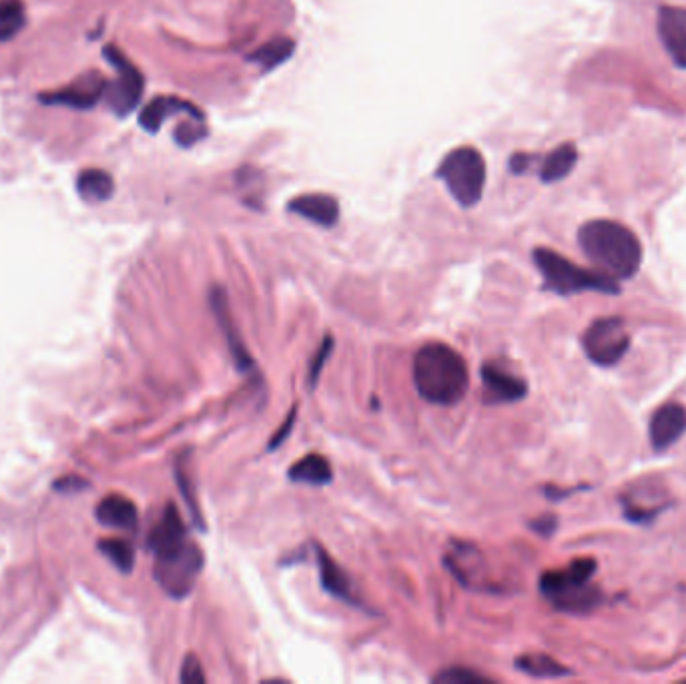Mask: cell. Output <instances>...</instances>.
Here are the masks:
<instances>
[{
  "label": "cell",
  "mask_w": 686,
  "mask_h": 684,
  "mask_svg": "<svg viewBox=\"0 0 686 684\" xmlns=\"http://www.w3.org/2000/svg\"><path fill=\"white\" fill-rule=\"evenodd\" d=\"M107 93V81L101 73L93 71L83 77H79L75 83H71L67 89L47 95L43 101L45 103H57V105H67L73 109H89L93 107L103 95Z\"/></svg>",
  "instance_id": "7c38bea8"
},
{
  "label": "cell",
  "mask_w": 686,
  "mask_h": 684,
  "mask_svg": "<svg viewBox=\"0 0 686 684\" xmlns=\"http://www.w3.org/2000/svg\"><path fill=\"white\" fill-rule=\"evenodd\" d=\"M686 432V408L680 404L660 406L648 424V436L654 450L662 452L676 444Z\"/></svg>",
  "instance_id": "8fae6325"
},
{
  "label": "cell",
  "mask_w": 686,
  "mask_h": 684,
  "mask_svg": "<svg viewBox=\"0 0 686 684\" xmlns=\"http://www.w3.org/2000/svg\"><path fill=\"white\" fill-rule=\"evenodd\" d=\"M596 572V560L580 558L564 570H550L540 578L542 594L562 612L582 614L598 606L600 592L590 584Z\"/></svg>",
  "instance_id": "3957f363"
},
{
  "label": "cell",
  "mask_w": 686,
  "mask_h": 684,
  "mask_svg": "<svg viewBox=\"0 0 686 684\" xmlns=\"http://www.w3.org/2000/svg\"><path fill=\"white\" fill-rule=\"evenodd\" d=\"M25 23L27 15L21 0H5V3H0V43L17 37Z\"/></svg>",
  "instance_id": "603a6c76"
},
{
  "label": "cell",
  "mask_w": 686,
  "mask_h": 684,
  "mask_svg": "<svg viewBox=\"0 0 686 684\" xmlns=\"http://www.w3.org/2000/svg\"><path fill=\"white\" fill-rule=\"evenodd\" d=\"M315 552H317L319 578H321L323 590L341 602H348L352 606H364L360 596L356 594L354 582L348 576V572L343 570L319 544H315Z\"/></svg>",
  "instance_id": "5bb4252c"
},
{
  "label": "cell",
  "mask_w": 686,
  "mask_h": 684,
  "mask_svg": "<svg viewBox=\"0 0 686 684\" xmlns=\"http://www.w3.org/2000/svg\"><path fill=\"white\" fill-rule=\"evenodd\" d=\"M530 526H532V530H536L540 536L548 538V536H552V534L556 532V528H558V520H556V516L548 514V516H542V518H538V520L530 522Z\"/></svg>",
  "instance_id": "4dcf8cb0"
},
{
  "label": "cell",
  "mask_w": 686,
  "mask_h": 684,
  "mask_svg": "<svg viewBox=\"0 0 686 684\" xmlns=\"http://www.w3.org/2000/svg\"><path fill=\"white\" fill-rule=\"evenodd\" d=\"M482 384H484V396L488 404L520 402L528 392V386L522 378L494 364H486L482 368Z\"/></svg>",
  "instance_id": "4fadbf2b"
},
{
  "label": "cell",
  "mask_w": 686,
  "mask_h": 684,
  "mask_svg": "<svg viewBox=\"0 0 686 684\" xmlns=\"http://www.w3.org/2000/svg\"><path fill=\"white\" fill-rule=\"evenodd\" d=\"M113 179L103 169H87L77 179L79 195L89 203H101L113 195Z\"/></svg>",
  "instance_id": "ffe728a7"
},
{
  "label": "cell",
  "mask_w": 686,
  "mask_h": 684,
  "mask_svg": "<svg viewBox=\"0 0 686 684\" xmlns=\"http://www.w3.org/2000/svg\"><path fill=\"white\" fill-rule=\"evenodd\" d=\"M287 209L295 215H301L321 227H331L339 219V203L331 195L313 193V195H301L293 201H289Z\"/></svg>",
  "instance_id": "9a60e30c"
},
{
  "label": "cell",
  "mask_w": 686,
  "mask_h": 684,
  "mask_svg": "<svg viewBox=\"0 0 686 684\" xmlns=\"http://www.w3.org/2000/svg\"><path fill=\"white\" fill-rule=\"evenodd\" d=\"M99 550L125 574H129L135 566V550L127 540L121 538H107L99 544Z\"/></svg>",
  "instance_id": "cb8c5ba5"
},
{
  "label": "cell",
  "mask_w": 686,
  "mask_h": 684,
  "mask_svg": "<svg viewBox=\"0 0 686 684\" xmlns=\"http://www.w3.org/2000/svg\"><path fill=\"white\" fill-rule=\"evenodd\" d=\"M582 253L612 279H630L642 263V245L638 237L622 223L594 219L578 229Z\"/></svg>",
  "instance_id": "6da1fadb"
},
{
  "label": "cell",
  "mask_w": 686,
  "mask_h": 684,
  "mask_svg": "<svg viewBox=\"0 0 686 684\" xmlns=\"http://www.w3.org/2000/svg\"><path fill=\"white\" fill-rule=\"evenodd\" d=\"M177 482H179V486H181V494H183V498H185V502H187V506H189V512H191V516H193V520H195V526L205 528L203 518H201L199 508H197V502H195V498H193V486H191V482H189V474H187L185 464H183L181 460H179V464H177Z\"/></svg>",
  "instance_id": "4316f807"
},
{
  "label": "cell",
  "mask_w": 686,
  "mask_h": 684,
  "mask_svg": "<svg viewBox=\"0 0 686 684\" xmlns=\"http://www.w3.org/2000/svg\"><path fill=\"white\" fill-rule=\"evenodd\" d=\"M155 554V580L175 600L187 598L203 570V550L189 538L167 544Z\"/></svg>",
  "instance_id": "5b68a950"
},
{
  "label": "cell",
  "mask_w": 686,
  "mask_h": 684,
  "mask_svg": "<svg viewBox=\"0 0 686 684\" xmlns=\"http://www.w3.org/2000/svg\"><path fill=\"white\" fill-rule=\"evenodd\" d=\"M175 113H189V115H193L195 119H201V121H203V113H201L197 107H193L191 103L181 101V99H177V97H157L155 101H151V103L143 109V113H141V117H139V123H141V127H145L149 133H157V131L161 129V125L165 123V119L171 117V115H175Z\"/></svg>",
  "instance_id": "2e32d148"
},
{
  "label": "cell",
  "mask_w": 686,
  "mask_h": 684,
  "mask_svg": "<svg viewBox=\"0 0 686 684\" xmlns=\"http://www.w3.org/2000/svg\"><path fill=\"white\" fill-rule=\"evenodd\" d=\"M434 680L442 682V684H486V682H490V678H486L484 674L470 670V668H464V666L448 668V670L440 672Z\"/></svg>",
  "instance_id": "d4e9b609"
},
{
  "label": "cell",
  "mask_w": 686,
  "mask_h": 684,
  "mask_svg": "<svg viewBox=\"0 0 686 684\" xmlns=\"http://www.w3.org/2000/svg\"><path fill=\"white\" fill-rule=\"evenodd\" d=\"M656 35L668 59L686 71V9L664 5L656 13Z\"/></svg>",
  "instance_id": "9c48e42d"
},
{
  "label": "cell",
  "mask_w": 686,
  "mask_h": 684,
  "mask_svg": "<svg viewBox=\"0 0 686 684\" xmlns=\"http://www.w3.org/2000/svg\"><path fill=\"white\" fill-rule=\"evenodd\" d=\"M205 672L195 654H189L181 666V682L185 684H205Z\"/></svg>",
  "instance_id": "83f0119b"
},
{
  "label": "cell",
  "mask_w": 686,
  "mask_h": 684,
  "mask_svg": "<svg viewBox=\"0 0 686 684\" xmlns=\"http://www.w3.org/2000/svg\"><path fill=\"white\" fill-rule=\"evenodd\" d=\"M105 59L117 69V81L113 85H107V97H109V107L119 115L125 117L129 115L145 89L143 75L137 71V67L115 47L105 49Z\"/></svg>",
  "instance_id": "ba28073f"
},
{
  "label": "cell",
  "mask_w": 686,
  "mask_h": 684,
  "mask_svg": "<svg viewBox=\"0 0 686 684\" xmlns=\"http://www.w3.org/2000/svg\"><path fill=\"white\" fill-rule=\"evenodd\" d=\"M287 478L295 484L327 486L333 480V470H331V464L327 458H323L319 454H309L289 468Z\"/></svg>",
  "instance_id": "ac0fdd59"
},
{
  "label": "cell",
  "mask_w": 686,
  "mask_h": 684,
  "mask_svg": "<svg viewBox=\"0 0 686 684\" xmlns=\"http://www.w3.org/2000/svg\"><path fill=\"white\" fill-rule=\"evenodd\" d=\"M295 51V43L291 39H285V37H277V39H271L269 43H265L263 47H259L251 57L249 61L257 63L263 71H273L277 69L279 65H283L285 61L291 59Z\"/></svg>",
  "instance_id": "44dd1931"
},
{
  "label": "cell",
  "mask_w": 686,
  "mask_h": 684,
  "mask_svg": "<svg viewBox=\"0 0 686 684\" xmlns=\"http://www.w3.org/2000/svg\"><path fill=\"white\" fill-rule=\"evenodd\" d=\"M331 352H333V337H331V335H325L323 341H321L319 350L315 352V356L311 358V364H309V376H307V380H309V388H311V390L315 388V384H317V380H319V376H321V370L325 368V364H327Z\"/></svg>",
  "instance_id": "484cf974"
},
{
  "label": "cell",
  "mask_w": 686,
  "mask_h": 684,
  "mask_svg": "<svg viewBox=\"0 0 686 684\" xmlns=\"http://www.w3.org/2000/svg\"><path fill=\"white\" fill-rule=\"evenodd\" d=\"M0 3H5V0H0Z\"/></svg>",
  "instance_id": "1f68e13d"
},
{
  "label": "cell",
  "mask_w": 686,
  "mask_h": 684,
  "mask_svg": "<svg viewBox=\"0 0 686 684\" xmlns=\"http://www.w3.org/2000/svg\"><path fill=\"white\" fill-rule=\"evenodd\" d=\"M209 303H211V309H213V315L219 323V327L223 329V335L227 339V344H229V352L235 360V366L239 372L243 374H251L255 370V362L253 358L249 356L245 344H243V339L235 327V321H233V313H231V307H229V301H227V293L223 287H213L211 293H209Z\"/></svg>",
  "instance_id": "30bf717a"
},
{
  "label": "cell",
  "mask_w": 686,
  "mask_h": 684,
  "mask_svg": "<svg viewBox=\"0 0 686 684\" xmlns=\"http://www.w3.org/2000/svg\"><path fill=\"white\" fill-rule=\"evenodd\" d=\"M534 263L544 277V287L562 297L576 295L582 291H600V293L620 291L616 279L604 273L582 269L552 249H544V247L536 249Z\"/></svg>",
  "instance_id": "277c9868"
},
{
  "label": "cell",
  "mask_w": 686,
  "mask_h": 684,
  "mask_svg": "<svg viewBox=\"0 0 686 684\" xmlns=\"http://www.w3.org/2000/svg\"><path fill=\"white\" fill-rule=\"evenodd\" d=\"M97 520L103 526L119 528V530H133L137 526L139 514L135 504L119 494H111L97 506Z\"/></svg>",
  "instance_id": "e0dca14e"
},
{
  "label": "cell",
  "mask_w": 686,
  "mask_h": 684,
  "mask_svg": "<svg viewBox=\"0 0 686 684\" xmlns=\"http://www.w3.org/2000/svg\"><path fill=\"white\" fill-rule=\"evenodd\" d=\"M630 337L620 317H602L588 325L582 335V348L596 366H614L628 352Z\"/></svg>",
  "instance_id": "52a82bcc"
},
{
  "label": "cell",
  "mask_w": 686,
  "mask_h": 684,
  "mask_svg": "<svg viewBox=\"0 0 686 684\" xmlns=\"http://www.w3.org/2000/svg\"><path fill=\"white\" fill-rule=\"evenodd\" d=\"M295 418H297V412L295 410H291V414L287 416V420L281 424V428L277 430V434L269 440V446H267V450L269 452H273V450H277L285 440H287V436L291 434V430H293V422H295Z\"/></svg>",
  "instance_id": "f1b7e54d"
},
{
  "label": "cell",
  "mask_w": 686,
  "mask_h": 684,
  "mask_svg": "<svg viewBox=\"0 0 686 684\" xmlns=\"http://www.w3.org/2000/svg\"><path fill=\"white\" fill-rule=\"evenodd\" d=\"M203 135H205V131L199 129V123L197 125H183L177 129V143L183 147H189V145L197 143Z\"/></svg>",
  "instance_id": "f546056e"
},
{
  "label": "cell",
  "mask_w": 686,
  "mask_h": 684,
  "mask_svg": "<svg viewBox=\"0 0 686 684\" xmlns=\"http://www.w3.org/2000/svg\"><path fill=\"white\" fill-rule=\"evenodd\" d=\"M516 668L534 678H560L572 674L570 668H566L548 654H524L516 658Z\"/></svg>",
  "instance_id": "7402d4cb"
},
{
  "label": "cell",
  "mask_w": 686,
  "mask_h": 684,
  "mask_svg": "<svg viewBox=\"0 0 686 684\" xmlns=\"http://www.w3.org/2000/svg\"><path fill=\"white\" fill-rule=\"evenodd\" d=\"M414 386L426 402L454 406L464 400L470 388V372L456 350L432 341L414 358Z\"/></svg>",
  "instance_id": "7a4b0ae2"
},
{
  "label": "cell",
  "mask_w": 686,
  "mask_h": 684,
  "mask_svg": "<svg viewBox=\"0 0 686 684\" xmlns=\"http://www.w3.org/2000/svg\"><path fill=\"white\" fill-rule=\"evenodd\" d=\"M438 177L462 207H474L482 199L486 185L484 157L474 147L454 149L440 163Z\"/></svg>",
  "instance_id": "8992f818"
},
{
  "label": "cell",
  "mask_w": 686,
  "mask_h": 684,
  "mask_svg": "<svg viewBox=\"0 0 686 684\" xmlns=\"http://www.w3.org/2000/svg\"><path fill=\"white\" fill-rule=\"evenodd\" d=\"M578 161V149L572 143H564L556 147L540 165V179L544 183H556L564 179Z\"/></svg>",
  "instance_id": "d6986e66"
}]
</instances>
